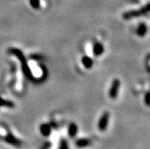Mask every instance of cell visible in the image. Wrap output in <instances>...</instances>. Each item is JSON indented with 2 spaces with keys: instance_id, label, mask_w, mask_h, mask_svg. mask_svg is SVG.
<instances>
[{
  "instance_id": "1",
  "label": "cell",
  "mask_w": 150,
  "mask_h": 149,
  "mask_svg": "<svg viewBox=\"0 0 150 149\" xmlns=\"http://www.w3.org/2000/svg\"><path fill=\"white\" fill-rule=\"evenodd\" d=\"M9 53L15 55V56L18 59V60L21 62V65H22V71L24 72V74L26 76V77L28 78H29V79H32V73H31V71H30V68H29L26 59H25V56H24L22 52L20 49H15V48H11L9 49Z\"/></svg>"
},
{
  "instance_id": "2",
  "label": "cell",
  "mask_w": 150,
  "mask_h": 149,
  "mask_svg": "<svg viewBox=\"0 0 150 149\" xmlns=\"http://www.w3.org/2000/svg\"><path fill=\"white\" fill-rule=\"evenodd\" d=\"M150 13V2L147 3L146 5L143 6V7L137 10H130V11H126L123 14V18L125 20H130V19L139 18L143 15Z\"/></svg>"
},
{
  "instance_id": "3",
  "label": "cell",
  "mask_w": 150,
  "mask_h": 149,
  "mask_svg": "<svg viewBox=\"0 0 150 149\" xmlns=\"http://www.w3.org/2000/svg\"><path fill=\"white\" fill-rule=\"evenodd\" d=\"M120 86V81L119 79H114L112 82V85L110 86V91H109V97L111 99H115L117 97L118 92Z\"/></svg>"
},
{
  "instance_id": "4",
  "label": "cell",
  "mask_w": 150,
  "mask_h": 149,
  "mask_svg": "<svg viewBox=\"0 0 150 149\" xmlns=\"http://www.w3.org/2000/svg\"><path fill=\"white\" fill-rule=\"evenodd\" d=\"M109 117H110V114L108 112H105L99 119L98 127L101 131H105L107 129L109 122Z\"/></svg>"
},
{
  "instance_id": "5",
  "label": "cell",
  "mask_w": 150,
  "mask_h": 149,
  "mask_svg": "<svg viewBox=\"0 0 150 149\" xmlns=\"http://www.w3.org/2000/svg\"><path fill=\"white\" fill-rule=\"evenodd\" d=\"M4 140L7 142L8 144H9L11 145L15 146V147H21V142L19 139H18L17 138H15V136H13L11 133H8L7 136H5V138H4Z\"/></svg>"
},
{
  "instance_id": "6",
  "label": "cell",
  "mask_w": 150,
  "mask_h": 149,
  "mask_svg": "<svg viewBox=\"0 0 150 149\" xmlns=\"http://www.w3.org/2000/svg\"><path fill=\"white\" fill-rule=\"evenodd\" d=\"M148 32V27L146 25V23L141 22L137 29V34L139 37H144Z\"/></svg>"
},
{
  "instance_id": "7",
  "label": "cell",
  "mask_w": 150,
  "mask_h": 149,
  "mask_svg": "<svg viewBox=\"0 0 150 149\" xmlns=\"http://www.w3.org/2000/svg\"><path fill=\"white\" fill-rule=\"evenodd\" d=\"M40 131L42 136H49L51 134V126L49 124H42L40 127Z\"/></svg>"
},
{
  "instance_id": "8",
  "label": "cell",
  "mask_w": 150,
  "mask_h": 149,
  "mask_svg": "<svg viewBox=\"0 0 150 149\" xmlns=\"http://www.w3.org/2000/svg\"><path fill=\"white\" fill-rule=\"evenodd\" d=\"M76 145L79 148H86L91 145V142L88 138H79L76 142Z\"/></svg>"
},
{
  "instance_id": "9",
  "label": "cell",
  "mask_w": 150,
  "mask_h": 149,
  "mask_svg": "<svg viewBox=\"0 0 150 149\" xmlns=\"http://www.w3.org/2000/svg\"><path fill=\"white\" fill-rule=\"evenodd\" d=\"M103 52H104V47H103L102 44H100V43L95 44L93 47V53L95 56H101L103 53Z\"/></svg>"
},
{
  "instance_id": "10",
  "label": "cell",
  "mask_w": 150,
  "mask_h": 149,
  "mask_svg": "<svg viewBox=\"0 0 150 149\" xmlns=\"http://www.w3.org/2000/svg\"><path fill=\"white\" fill-rule=\"evenodd\" d=\"M77 132H78V127H77L76 124H75V123H71L69 126L68 129L69 136H70L71 138H73V137H75L76 136Z\"/></svg>"
},
{
  "instance_id": "11",
  "label": "cell",
  "mask_w": 150,
  "mask_h": 149,
  "mask_svg": "<svg viewBox=\"0 0 150 149\" xmlns=\"http://www.w3.org/2000/svg\"><path fill=\"white\" fill-rule=\"evenodd\" d=\"M82 62L85 68H88V69H89L93 66V60L89 56H84L82 59Z\"/></svg>"
},
{
  "instance_id": "12",
  "label": "cell",
  "mask_w": 150,
  "mask_h": 149,
  "mask_svg": "<svg viewBox=\"0 0 150 149\" xmlns=\"http://www.w3.org/2000/svg\"><path fill=\"white\" fill-rule=\"evenodd\" d=\"M0 107H6L8 108H14L15 104L11 100H5L0 97Z\"/></svg>"
},
{
  "instance_id": "13",
  "label": "cell",
  "mask_w": 150,
  "mask_h": 149,
  "mask_svg": "<svg viewBox=\"0 0 150 149\" xmlns=\"http://www.w3.org/2000/svg\"><path fill=\"white\" fill-rule=\"evenodd\" d=\"M30 6L34 8V9H38L40 7V0H29Z\"/></svg>"
},
{
  "instance_id": "14",
  "label": "cell",
  "mask_w": 150,
  "mask_h": 149,
  "mask_svg": "<svg viewBox=\"0 0 150 149\" xmlns=\"http://www.w3.org/2000/svg\"><path fill=\"white\" fill-rule=\"evenodd\" d=\"M144 103L148 107H150V91H147L144 96Z\"/></svg>"
},
{
  "instance_id": "15",
  "label": "cell",
  "mask_w": 150,
  "mask_h": 149,
  "mask_svg": "<svg viewBox=\"0 0 150 149\" xmlns=\"http://www.w3.org/2000/svg\"><path fill=\"white\" fill-rule=\"evenodd\" d=\"M59 149H69V146L67 145V142H66V140H62L60 143V146H59Z\"/></svg>"
},
{
  "instance_id": "16",
  "label": "cell",
  "mask_w": 150,
  "mask_h": 149,
  "mask_svg": "<svg viewBox=\"0 0 150 149\" xmlns=\"http://www.w3.org/2000/svg\"><path fill=\"white\" fill-rule=\"evenodd\" d=\"M49 146H50V145H49V143H47V145H46L45 146H44V147L42 148L41 149H48Z\"/></svg>"
}]
</instances>
